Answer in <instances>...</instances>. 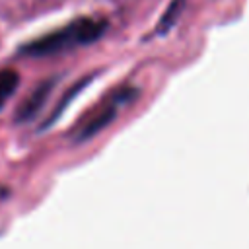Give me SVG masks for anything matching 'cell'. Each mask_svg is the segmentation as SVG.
Here are the masks:
<instances>
[{"mask_svg":"<svg viewBox=\"0 0 249 249\" xmlns=\"http://www.w3.org/2000/svg\"><path fill=\"white\" fill-rule=\"evenodd\" d=\"M109 27L107 19H97V18H76L68 25L51 31L43 37H37L18 49L19 54L23 56H53L60 54L66 51H72L76 47H86L95 43L105 35Z\"/></svg>","mask_w":249,"mask_h":249,"instance_id":"obj_1","label":"cell"},{"mask_svg":"<svg viewBox=\"0 0 249 249\" xmlns=\"http://www.w3.org/2000/svg\"><path fill=\"white\" fill-rule=\"evenodd\" d=\"M136 95H138L136 88H119L117 91H113L103 101L101 107H97L93 113H89L86 117L84 123H80L78 132L74 134V142L82 144V142H88L89 138H93L95 134H99L103 128H107L115 121V117L119 113V107L124 105V103H130Z\"/></svg>","mask_w":249,"mask_h":249,"instance_id":"obj_2","label":"cell"},{"mask_svg":"<svg viewBox=\"0 0 249 249\" xmlns=\"http://www.w3.org/2000/svg\"><path fill=\"white\" fill-rule=\"evenodd\" d=\"M54 86H56V80H53V78L39 82L31 89V93L18 105L16 115H14V123L23 124V123H29L31 119H35L39 115V111L43 109V105L47 103V99H49V95H51Z\"/></svg>","mask_w":249,"mask_h":249,"instance_id":"obj_3","label":"cell"},{"mask_svg":"<svg viewBox=\"0 0 249 249\" xmlns=\"http://www.w3.org/2000/svg\"><path fill=\"white\" fill-rule=\"evenodd\" d=\"M187 2L189 0H171L169 2V6L165 8V12L161 14L158 25L154 27V37H161V35H167L169 33V29L179 21V18H181Z\"/></svg>","mask_w":249,"mask_h":249,"instance_id":"obj_4","label":"cell"},{"mask_svg":"<svg viewBox=\"0 0 249 249\" xmlns=\"http://www.w3.org/2000/svg\"><path fill=\"white\" fill-rule=\"evenodd\" d=\"M19 86V72L14 68H2L0 70V111L8 103V99L16 93Z\"/></svg>","mask_w":249,"mask_h":249,"instance_id":"obj_5","label":"cell"},{"mask_svg":"<svg viewBox=\"0 0 249 249\" xmlns=\"http://www.w3.org/2000/svg\"><path fill=\"white\" fill-rule=\"evenodd\" d=\"M89 82H91V76H86V78H84V80H80V82H78V84H76V86H74V88H72L70 91H66L64 99H62V101H60V103L56 105V109H54V111L51 113V117H49V119L45 121V124H43V130H45V128H49V126H51V124H53V123H54V121H56V119H58V117L62 115V111L66 109L68 101H72V99L76 97V93H78V91H80V89H82L84 86H88Z\"/></svg>","mask_w":249,"mask_h":249,"instance_id":"obj_6","label":"cell"},{"mask_svg":"<svg viewBox=\"0 0 249 249\" xmlns=\"http://www.w3.org/2000/svg\"><path fill=\"white\" fill-rule=\"evenodd\" d=\"M8 195H10V193H8V191H6L4 187H0V200H4V198H6Z\"/></svg>","mask_w":249,"mask_h":249,"instance_id":"obj_7","label":"cell"}]
</instances>
